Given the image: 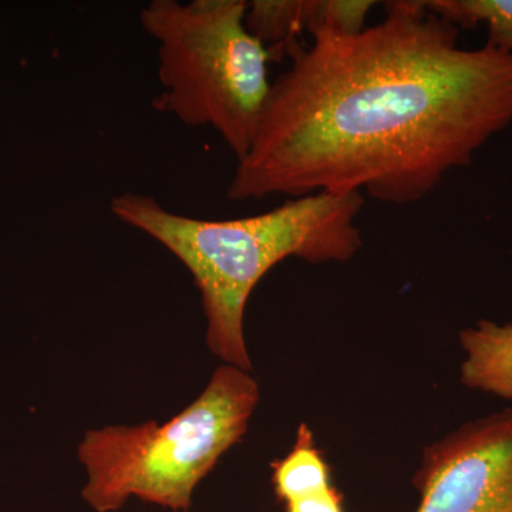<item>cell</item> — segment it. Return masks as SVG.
Here are the masks:
<instances>
[{
  "instance_id": "cell-2",
  "label": "cell",
  "mask_w": 512,
  "mask_h": 512,
  "mask_svg": "<svg viewBox=\"0 0 512 512\" xmlns=\"http://www.w3.org/2000/svg\"><path fill=\"white\" fill-rule=\"evenodd\" d=\"M363 205L359 192H318L254 217L210 221L167 210L150 195L124 192L111 198L110 210L183 262L200 291L208 348L225 365L251 372L244 316L255 286L288 258L349 261L363 247L356 224Z\"/></svg>"
},
{
  "instance_id": "cell-8",
  "label": "cell",
  "mask_w": 512,
  "mask_h": 512,
  "mask_svg": "<svg viewBox=\"0 0 512 512\" xmlns=\"http://www.w3.org/2000/svg\"><path fill=\"white\" fill-rule=\"evenodd\" d=\"M272 484L276 497L284 504L332 485L329 464L306 424L299 426L291 451L272 463Z\"/></svg>"
},
{
  "instance_id": "cell-4",
  "label": "cell",
  "mask_w": 512,
  "mask_h": 512,
  "mask_svg": "<svg viewBox=\"0 0 512 512\" xmlns=\"http://www.w3.org/2000/svg\"><path fill=\"white\" fill-rule=\"evenodd\" d=\"M245 0H153L141 10L157 43L163 93L154 107L185 126L211 127L242 160L264 117L271 84L266 47L245 25Z\"/></svg>"
},
{
  "instance_id": "cell-6",
  "label": "cell",
  "mask_w": 512,
  "mask_h": 512,
  "mask_svg": "<svg viewBox=\"0 0 512 512\" xmlns=\"http://www.w3.org/2000/svg\"><path fill=\"white\" fill-rule=\"evenodd\" d=\"M373 0H254L248 2L245 25L281 60L299 47L303 33H357L366 28Z\"/></svg>"
},
{
  "instance_id": "cell-10",
  "label": "cell",
  "mask_w": 512,
  "mask_h": 512,
  "mask_svg": "<svg viewBox=\"0 0 512 512\" xmlns=\"http://www.w3.org/2000/svg\"><path fill=\"white\" fill-rule=\"evenodd\" d=\"M286 512H345L343 495L335 485L285 504Z\"/></svg>"
},
{
  "instance_id": "cell-7",
  "label": "cell",
  "mask_w": 512,
  "mask_h": 512,
  "mask_svg": "<svg viewBox=\"0 0 512 512\" xmlns=\"http://www.w3.org/2000/svg\"><path fill=\"white\" fill-rule=\"evenodd\" d=\"M461 383L468 389L512 400V323L478 320L460 333Z\"/></svg>"
},
{
  "instance_id": "cell-1",
  "label": "cell",
  "mask_w": 512,
  "mask_h": 512,
  "mask_svg": "<svg viewBox=\"0 0 512 512\" xmlns=\"http://www.w3.org/2000/svg\"><path fill=\"white\" fill-rule=\"evenodd\" d=\"M460 29L414 0L379 25L318 32L271 84L229 201L326 192L421 201L512 123V53L458 46Z\"/></svg>"
},
{
  "instance_id": "cell-9",
  "label": "cell",
  "mask_w": 512,
  "mask_h": 512,
  "mask_svg": "<svg viewBox=\"0 0 512 512\" xmlns=\"http://www.w3.org/2000/svg\"><path fill=\"white\" fill-rule=\"evenodd\" d=\"M424 5L460 30L485 25V45L512 53V0H429Z\"/></svg>"
},
{
  "instance_id": "cell-5",
  "label": "cell",
  "mask_w": 512,
  "mask_h": 512,
  "mask_svg": "<svg viewBox=\"0 0 512 512\" xmlns=\"http://www.w3.org/2000/svg\"><path fill=\"white\" fill-rule=\"evenodd\" d=\"M416 512H512V409L468 421L424 450Z\"/></svg>"
},
{
  "instance_id": "cell-3",
  "label": "cell",
  "mask_w": 512,
  "mask_h": 512,
  "mask_svg": "<svg viewBox=\"0 0 512 512\" xmlns=\"http://www.w3.org/2000/svg\"><path fill=\"white\" fill-rule=\"evenodd\" d=\"M259 399L251 372L222 365L200 396L165 423L86 431L77 447L86 470L83 500L96 512L119 511L133 497L190 511L195 488L245 436Z\"/></svg>"
}]
</instances>
